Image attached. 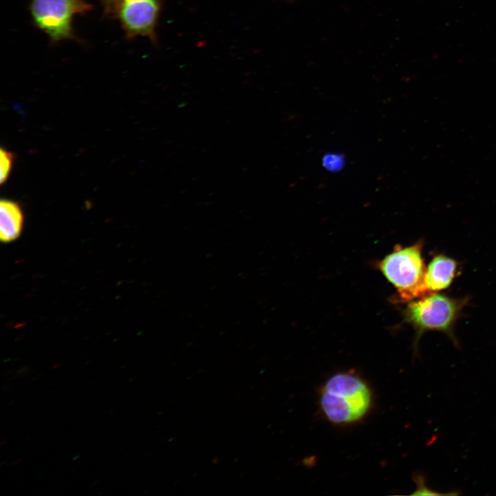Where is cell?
I'll return each mask as SVG.
<instances>
[{
    "mask_svg": "<svg viewBox=\"0 0 496 496\" xmlns=\"http://www.w3.org/2000/svg\"><path fill=\"white\" fill-rule=\"evenodd\" d=\"M422 248L420 242L409 247L397 245L379 263L380 269L403 300L410 301L429 293L425 282L426 267Z\"/></svg>",
    "mask_w": 496,
    "mask_h": 496,
    "instance_id": "cell-3",
    "label": "cell"
},
{
    "mask_svg": "<svg viewBox=\"0 0 496 496\" xmlns=\"http://www.w3.org/2000/svg\"><path fill=\"white\" fill-rule=\"evenodd\" d=\"M92 6L85 0H30V11L34 25L52 42L76 38L72 20Z\"/></svg>",
    "mask_w": 496,
    "mask_h": 496,
    "instance_id": "cell-4",
    "label": "cell"
},
{
    "mask_svg": "<svg viewBox=\"0 0 496 496\" xmlns=\"http://www.w3.org/2000/svg\"><path fill=\"white\" fill-rule=\"evenodd\" d=\"M368 384L352 372H340L327 380L320 389V409L334 424H350L363 419L372 405Z\"/></svg>",
    "mask_w": 496,
    "mask_h": 496,
    "instance_id": "cell-1",
    "label": "cell"
},
{
    "mask_svg": "<svg viewBox=\"0 0 496 496\" xmlns=\"http://www.w3.org/2000/svg\"><path fill=\"white\" fill-rule=\"evenodd\" d=\"M158 10L157 0H121L116 17L127 39L147 36L154 39Z\"/></svg>",
    "mask_w": 496,
    "mask_h": 496,
    "instance_id": "cell-5",
    "label": "cell"
},
{
    "mask_svg": "<svg viewBox=\"0 0 496 496\" xmlns=\"http://www.w3.org/2000/svg\"><path fill=\"white\" fill-rule=\"evenodd\" d=\"M322 165L329 172H338L344 166V158L342 155L329 153L324 155L322 160Z\"/></svg>",
    "mask_w": 496,
    "mask_h": 496,
    "instance_id": "cell-8",
    "label": "cell"
},
{
    "mask_svg": "<svg viewBox=\"0 0 496 496\" xmlns=\"http://www.w3.org/2000/svg\"><path fill=\"white\" fill-rule=\"evenodd\" d=\"M457 262L444 254L435 255L426 268L425 282L429 293L448 288L457 276Z\"/></svg>",
    "mask_w": 496,
    "mask_h": 496,
    "instance_id": "cell-6",
    "label": "cell"
},
{
    "mask_svg": "<svg viewBox=\"0 0 496 496\" xmlns=\"http://www.w3.org/2000/svg\"><path fill=\"white\" fill-rule=\"evenodd\" d=\"M12 154L5 150L1 149L0 152V181L1 183H4L8 178L10 172L11 171L12 164Z\"/></svg>",
    "mask_w": 496,
    "mask_h": 496,
    "instance_id": "cell-9",
    "label": "cell"
},
{
    "mask_svg": "<svg viewBox=\"0 0 496 496\" xmlns=\"http://www.w3.org/2000/svg\"><path fill=\"white\" fill-rule=\"evenodd\" d=\"M23 216L19 205L11 200L0 203V238L9 242L17 239L22 230Z\"/></svg>",
    "mask_w": 496,
    "mask_h": 496,
    "instance_id": "cell-7",
    "label": "cell"
},
{
    "mask_svg": "<svg viewBox=\"0 0 496 496\" xmlns=\"http://www.w3.org/2000/svg\"><path fill=\"white\" fill-rule=\"evenodd\" d=\"M468 302L467 298H455L433 292L409 302L404 316L415 331L414 349H417L422 334L429 331L444 333L458 347L455 326Z\"/></svg>",
    "mask_w": 496,
    "mask_h": 496,
    "instance_id": "cell-2",
    "label": "cell"
},
{
    "mask_svg": "<svg viewBox=\"0 0 496 496\" xmlns=\"http://www.w3.org/2000/svg\"><path fill=\"white\" fill-rule=\"evenodd\" d=\"M121 0H101L106 16L115 17Z\"/></svg>",
    "mask_w": 496,
    "mask_h": 496,
    "instance_id": "cell-11",
    "label": "cell"
},
{
    "mask_svg": "<svg viewBox=\"0 0 496 496\" xmlns=\"http://www.w3.org/2000/svg\"><path fill=\"white\" fill-rule=\"evenodd\" d=\"M21 459H18L14 462V464H19V462H21Z\"/></svg>",
    "mask_w": 496,
    "mask_h": 496,
    "instance_id": "cell-12",
    "label": "cell"
},
{
    "mask_svg": "<svg viewBox=\"0 0 496 496\" xmlns=\"http://www.w3.org/2000/svg\"><path fill=\"white\" fill-rule=\"evenodd\" d=\"M414 479L415 481V483L417 484V488L415 493H413V495H446L444 493H440L439 492H435L433 490H431L430 488H427L425 484L424 478L422 475H417L414 477Z\"/></svg>",
    "mask_w": 496,
    "mask_h": 496,
    "instance_id": "cell-10",
    "label": "cell"
}]
</instances>
